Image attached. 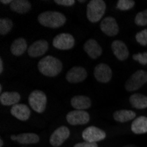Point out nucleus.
I'll list each match as a JSON object with an SVG mask.
<instances>
[{
	"instance_id": "nucleus-2",
	"label": "nucleus",
	"mask_w": 147,
	"mask_h": 147,
	"mask_svg": "<svg viewBox=\"0 0 147 147\" xmlns=\"http://www.w3.org/2000/svg\"><path fill=\"white\" fill-rule=\"evenodd\" d=\"M39 23L49 28H57L63 26L66 18L63 14L57 11H45L38 16Z\"/></svg>"
},
{
	"instance_id": "nucleus-14",
	"label": "nucleus",
	"mask_w": 147,
	"mask_h": 147,
	"mask_svg": "<svg viewBox=\"0 0 147 147\" xmlns=\"http://www.w3.org/2000/svg\"><path fill=\"white\" fill-rule=\"evenodd\" d=\"M11 114L20 121H26L29 119L31 112L28 106L18 103L12 106V108L11 109Z\"/></svg>"
},
{
	"instance_id": "nucleus-18",
	"label": "nucleus",
	"mask_w": 147,
	"mask_h": 147,
	"mask_svg": "<svg viewBox=\"0 0 147 147\" xmlns=\"http://www.w3.org/2000/svg\"><path fill=\"white\" fill-rule=\"evenodd\" d=\"M71 103L73 108L76 109V110H85L86 109H89L92 105L91 100L85 95L74 96L71 99Z\"/></svg>"
},
{
	"instance_id": "nucleus-17",
	"label": "nucleus",
	"mask_w": 147,
	"mask_h": 147,
	"mask_svg": "<svg viewBox=\"0 0 147 147\" xmlns=\"http://www.w3.org/2000/svg\"><path fill=\"white\" fill-rule=\"evenodd\" d=\"M20 100V95L16 92H5L0 95V102L4 106H14Z\"/></svg>"
},
{
	"instance_id": "nucleus-5",
	"label": "nucleus",
	"mask_w": 147,
	"mask_h": 147,
	"mask_svg": "<svg viewBox=\"0 0 147 147\" xmlns=\"http://www.w3.org/2000/svg\"><path fill=\"white\" fill-rule=\"evenodd\" d=\"M147 82V72L143 70H139L133 73L131 77L127 80L125 88L129 92L136 91L142 87Z\"/></svg>"
},
{
	"instance_id": "nucleus-24",
	"label": "nucleus",
	"mask_w": 147,
	"mask_h": 147,
	"mask_svg": "<svg viewBox=\"0 0 147 147\" xmlns=\"http://www.w3.org/2000/svg\"><path fill=\"white\" fill-rule=\"evenodd\" d=\"M40 140V138L38 135L34 134V133H23L17 136L16 141L22 144H36Z\"/></svg>"
},
{
	"instance_id": "nucleus-16",
	"label": "nucleus",
	"mask_w": 147,
	"mask_h": 147,
	"mask_svg": "<svg viewBox=\"0 0 147 147\" xmlns=\"http://www.w3.org/2000/svg\"><path fill=\"white\" fill-rule=\"evenodd\" d=\"M84 49L87 53V55L92 58V59H96L100 57L101 53H102V49L99 45V43L93 39H90L85 43L84 45Z\"/></svg>"
},
{
	"instance_id": "nucleus-27",
	"label": "nucleus",
	"mask_w": 147,
	"mask_h": 147,
	"mask_svg": "<svg viewBox=\"0 0 147 147\" xmlns=\"http://www.w3.org/2000/svg\"><path fill=\"white\" fill-rule=\"evenodd\" d=\"M135 23L138 26H146L147 25V10L138 12L136 18Z\"/></svg>"
},
{
	"instance_id": "nucleus-25",
	"label": "nucleus",
	"mask_w": 147,
	"mask_h": 147,
	"mask_svg": "<svg viewBox=\"0 0 147 147\" xmlns=\"http://www.w3.org/2000/svg\"><path fill=\"white\" fill-rule=\"evenodd\" d=\"M12 21L8 18H2L0 20V34L2 35L7 34L12 28Z\"/></svg>"
},
{
	"instance_id": "nucleus-28",
	"label": "nucleus",
	"mask_w": 147,
	"mask_h": 147,
	"mask_svg": "<svg viewBox=\"0 0 147 147\" xmlns=\"http://www.w3.org/2000/svg\"><path fill=\"white\" fill-rule=\"evenodd\" d=\"M137 42L143 46H147V29L142 30L136 34Z\"/></svg>"
},
{
	"instance_id": "nucleus-21",
	"label": "nucleus",
	"mask_w": 147,
	"mask_h": 147,
	"mask_svg": "<svg viewBox=\"0 0 147 147\" xmlns=\"http://www.w3.org/2000/svg\"><path fill=\"white\" fill-rule=\"evenodd\" d=\"M11 9L20 14L28 12L31 9V4L26 0H14L11 3Z\"/></svg>"
},
{
	"instance_id": "nucleus-31",
	"label": "nucleus",
	"mask_w": 147,
	"mask_h": 147,
	"mask_svg": "<svg viewBox=\"0 0 147 147\" xmlns=\"http://www.w3.org/2000/svg\"><path fill=\"white\" fill-rule=\"evenodd\" d=\"M74 147H98L96 143H89V142H83L78 143L74 145Z\"/></svg>"
},
{
	"instance_id": "nucleus-13",
	"label": "nucleus",
	"mask_w": 147,
	"mask_h": 147,
	"mask_svg": "<svg viewBox=\"0 0 147 147\" xmlns=\"http://www.w3.org/2000/svg\"><path fill=\"white\" fill-rule=\"evenodd\" d=\"M49 49V43L45 40H39L34 42L28 49V55L32 57H38L44 55Z\"/></svg>"
},
{
	"instance_id": "nucleus-6",
	"label": "nucleus",
	"mask_w": 147,
	"mask_h": 147,
	"mask_svg": "<svg viewBox=\"0 0 147 147\" xmlns=\"http://www.w3.org/2000/svg\"><path fill=\"white\" fill-rule=\"evenodd\" d=\"M75 44L74 37L67 33L57 34L53 40V46L61 50H67L73 48Z\"/></svg>"
},
{
	"instance_id": "nucleus-32",
	"label": "nucleus",
	"mask_w": 147,
	"mask_h": 147,
	"mask_svg": "<svg viewBox=\"0 0 147 147\" xmlns=\"http://www.w3.org/2000/svg\"><path fill=\"white\" fill-rule=\"evenodd\" d=\"M3 70H4L3 60H2V58H1V59H0V73H3Z\"/></svg>"
},
{
	"instance_id": "nucleus-9",
	"label": "nucleus",
	"mask_w": 147,
	"mask_h": 147,
	"mask_svg": "<svg viewBox=\"0 0 147 147\" xmlns=\"http://www.w3.org/2000/svg\"><path fill=\"white\" fill-rule=\"evenodd\" d=\"M70 137V129L65 127L62 126L57 129L54 132L52 133L49 138V143L52 146L58 147L63 144V142Z\"/></svg>"
},
{
	"instance_id": "nucleus-8",
	"label": "nucleus",
	"mask_w": 147,
	"mask_h": 147,
	"mask_svg": "<svg viewBox=\"0 0 147 147\" xmlns=\"http://www.w3.org/2000/svg\"><path fill=\"white\" fill-rule=\"evenodd\" d=\"M67 122L71 125L86 124L89 122L90 115L85 110H73L66 115Z\"/></svg>"
},
{
	"instance_id": "nucleus-30",
	"label": "nucleus",
	"mask_w": 147,
	"mask_h": 147,
	"mask_svg": "<svg viewBox=\"0 0 147 147\" xmlns=\"http://www.w3.org/2000/svg\"><path fill=\"white\" fill-rule=\"evenodd\" d=\"M55 3L63 6H71L75 4L74 0H56Z\"/></svg>"
},
{
	"instance_id": "nucleus-29",
	"label": "nucleus",
	"mask_w": 147,
	"mask_h": 147,
	"mask_svg": "<svg viewBox=\"0 0 147 147\" xmlns=\"http://www.w3.org/2000/svg\"><path fill=\"white\" fill-rule=\"evenodd\" d=\"M133 59L138 62L139 63L143 65L147 64V51L144 53H138V54H135L133 56Z\"/></svg>"
},
{
	"instance_id": "nucleus-33",
	"label": "nucleus",
	"mask_w": 147,
	"mask_h": 147,
	"mask_svg": "<svg viewBox=\"0 0 147 147\" xmlns=\"http://www.w3.org/2000/svg\"><path fill=\"white\" fill-rule=\"evenodd\" d=\"M0 2H1V3H3V4H11L12 1H11V0H1V1H0Z\"/></svg>"
},
{
	"instance_id": "nucleus-7",
	"label": "nucleus",
	"mask_w": 147,
	"mask_h": 147,
	"mask_svg": "<svg viewBox=\"0 0 147 147\" xmlns=\"http://www.w3.org/2000/svg\"><path fill=\"white\" fill-rule=\"evenodd\" d=\"M82 138L85 140V142L97 143L99 141L105 139L106 133L104 130H102L97 127L90 126V127L86 128L82 132Z\"/></svg>"
},
{
	"instance_id": "nucleus-4",
	"label": "nucleus",
	"mask_w": 147,
	"mask_h": 147,
	"mask_svg": "<svg viewBox=\"0 0 147 147\" xmlns=\"http://www.w3.org/2000/svg\"><path fill=\"white\" fill-rule=\"evenodd\" d=\"M28 101L31 108L37 113H42L47 105V96L46 94L40 90L33 91L28 98Z\"/></svg>"
},
{
	"instance_id": "nucleus-15",
	"label": "nucleus",
	"mask_w": 147,
	"mask_h": 147,
	"mask_svg": "<svg viewBox=\"0 0 147 147\" xmlns=\"http://www.w3.org/2000/svg\"><path fill=\"white\" fill-rule=\"evenodd\" d=\"M111 47L115 56L118 60L123 61L129 57V50L123 42L116 40V41H114L112 42Z\"/></svg>"
},
{
	"instance_id": "nucleus-10",
	"label": "nucleus",
	"mask_w": 147,
	"mask_h": 147,
	"mask_svg": "<svg viewBox=\"0 0 147 147\" xmlns=\"http://www.w3.org/2000/svg\"><path fill=\"white\" fill-rule=\"evenodd\" d=\"M94 77L100 83H108L112 78V71L106 63H100L94 68Z\"/></svg>"
},
{
	"instance_id": "nucleus-12",
	"label": "nucleus",
	"mask_w": 147,
	"mask_h": 147,
	"mask_svg": "<svg viewBox=\"0 0 147 147\" xmlns=\"http://www.w3.org/2000/svg\"><path fill=\"white\" fill-rule=\"evenodd\" d=\"M87 72L86 71L80 66H75L72 67L66 74V79L70 83H78L82 82L86 78Z\"/></svg>"
},
{
	"instance_id": "nucleus-20",
	"label": "nucleus",
	"mask_w": 147,
	"mask_h": 147,
	"mask_svg": "<svg viewBox=\"0 0 147 147\" xmlns=\"http://www.w3.org/2000/svg\"><path fill=\"white\" fill-rule=\"evenodd\" d=\"M26 48H28V44H26V40L24 38H18L11 45V52L12 55L19 57L24 54Z\"/></svg>"
},
{
	"instance_id": "nucleus-26",
	"label": "nucleus",
	"mask_w": 147,
	"mask_h": 147,
	"mask_svg": "<svg viewBox=\"0 0 147 147\" xmlns=\"http://www.w3.org/2000/svg\"><path fill=\"white\" fill-rule=\"evenodd\" d=\"M134 5H135V2L133 0H119L117 2V8L121 11L129 10Z\"/></svg>"
},
{
	"instance_id": "nucleus-1",
	"label": "nucleus",
	"mask_w": 147,
	"mask_h": 147,
	"mask_svg": "<svg viewBox=\"0 0 147 147\" xmlns=\"http://www.w3.org/2000/svg\"><path fill=\"white\" fill-rule=\"evenodd\" d=\"M38 69L40 72L47 77H55L61 72L63 65L59 59L48 56L41 59L38 63Z\"/></svg>"
},
{
	"instance_id": "nucleus-35",
	"label": "nucleus",
	"mask_w": 147,
	"mask_h": 147,
	"mask_svg": "<svg viewBox=\"0 0 147 147\" xmlns=\"http://www.w3.org/2000/svg\"><path fill=\"white\" fill-rule=\"evenodd\" d=\"M3 144H4V143H3V140L1 139V140H0V147H2Z\"/></svg>"
},
{
	"instance_id": "nucleus-11",
	"label": "nucleus",
	"mask_w": 147,
	"mask_h": 147,
	"mask_svg": "<svg viewBox=\"0 0 147 147\" xmlns=\"http://www.w3.org/2000/svg\"><path fill=\"white\" fill-rule=\"evenodd\" d=\"M101 31L109 36H115L119 32L118 24L115 18L107 17L100 23Z\"/></svg>"
},
{
	"instance_id": "nucleus-23",
	"label": "nucleus",
	"mask_w": 147,
	"mask_h": 147,
	"mask_svg": "<svg viewBox=\"0 0 147 147\" xmlns=\"http://www.w3.org/2000/svg\"><path fill=\"white\" fill-rule=\"evenodd\" d=\"M136 117V113L131 110H118L114 113V119L118 123H126Z\"/></svg>"
},
{
	"instance_id": "nucleus-22",
	"label": "nucleus",
	"mask_w": 147,
	"mask_h": 147,
	"mask_svg": "<svg viewBox=\"0 0 147 147\" xmlns=\"http://www.w3.org/2000/svg\"><path fill=\"white\" fill-rule=\"evenodd\" d=\"M129 102L132 107L138 109H144L147 108V97L140 93L132 94L129 98Z\"/></svg>"
},
{
	"instance_id": "nucleus-3",
	"label": "nucleus",
	"mask_w": 147,
	"mask_h": 147,
	"mask_svg": "<svg viewBox=\"0 0 147 147\" xmlns=\"http://www.w3.org/2000/svg\"><path fill=\"white\" fill-rule=\"evenodd\" d=\"M106 11V3L102 0H92L87 5L86 15L89 21L95 23L101 20Z\"/></svg>"
},
{
	"instance_id": "nucleus-34",
	"label": "nucleus",
	"mask_w": 147,
	"mask_h": 147,
	"mask_svg": "<svg viewBox=\"0 0 147 147\" xmlns=\"http://www.w3.org/2000/svg\"><path fill=\"white\" fill-rule=\"evenodd\" d=\"M11 140H14V141H16L17 136H14V135H12V136H11Z\"/></svg>"
},
{
	"instance_id": "nucleus-19",
	"label": "nucleus",
	"mask_w": 147,
	"mask_h": 147,
	"mask_svg": "<svg viewBox=\"0 0 147 147\" xmlns=\"http://www.w3.org/2000/svg\"><path fill=\"white\" fill-rule=\"evenodd\" d=\"M131 130L135 134H144L147 132V117L139 116L133 121L131 124Z\"/></svg>"
}]
</instances>
